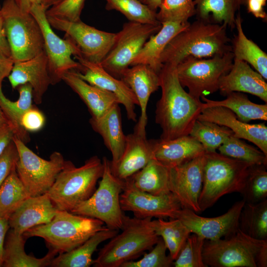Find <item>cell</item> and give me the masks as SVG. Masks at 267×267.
<instances>
[{"instance_id":"6da1fadb","label":"cell","mask_w":267,"mask_h":267,"mask_svg":"<svg viewBox=\"0 0 267 267\" xmlns=\"http://www.w3.org/2000/svg\"><path fill=\"white\" fill-rule=\"evenodd\" d=\"M176 66L164 64L159 73L162 92L156 103L155 119L162 130L163 140L189 135L202 110L203 102L180 84Z\"/></svg>"},{"instance_id":"7a4b0ae2","label":"cell","mask_w":267,"mask_h":267,"mask_svg":"<svg viewBox=\"0 0 267 267\" xmlns=\"http://www.w3.org/2000/svg\"><path fill=\"white\" fill-rule=\"evenodd\" d=\"M226 28L224 24L199 19L190 23L167 45L161 63L177 66L189 56L208 58L231 51Z\"/></svg>"},{"instance_id":"3957f363","label":"cell","mask_w":267,"mask_h":267,"mask_svg":"<svg viewBox=\"0 0 267 267\" xmlns=\"http://www.w3.org/2000/svg\"><path fill=\"white\" fill-rule=\"evenodd\" d=\"M152 218L126 216L122 232L117 234L99 251L94 260L95 267H121L151 250L160 237L152 225Z\"/></svg>"},{"instance_id":"277c9868","label":"cell","mask_w":267,"mask_h":267,"mask_svg":"<svg viewBox=\"0 0 267 267\" xmlns=\"http://www.w3.org/2000/svg\"><path fill=\"white\" fill-rule=\"evenodd\" d=\"M204 157L203 185L198 199L201 212L225 195L240 193L252 165L217 151L205 152Z\"/></svg>"},{"instance_id":"5b68a950","label":"cell","mask_w":267,"mask_h":267,"mask_svg":"<svg viewBox=\"0 0 267 267\" xmlns=\"http://www.w3.org/2000/svg\"><path fill=\"white\" fill-rule=\"evenodd\" d=\"M103 171L102 160L97 156L89 158L79 167L70 161H65L47 193L57 210L70 212L91 196Z\"/></svg>"},{"instance_id":"8992f818","label":"cell","mask_w":267,"mask_h":267,"mask_svg":"<svg viewBox=\"0 0 267 267\" xmlns=\"http://www.w3.org/2000/svg\"><path fill=\"white\" fill-rule=\"evenodd\" d=\"M99 220L57 210L49 222L33 227L23 235L26 238H43L49 249L58 254L70 251L82 244L90 236L106 226Z\"/></svg>"},{"instance_id":"52a82bcc","label":"cell","mask_w":267,"mask_h":267,"mask_svg":"<svg viewBox=\"0 0 267 267\" xmlns=\"http://www.w3.org/2000/svg\"><path fill=\"white\" fill-rule=\"evenodd\" d=\"M0 10L14 63L30 59L44 50L42 30L30 12L22 11L13 0H5Z\"/></svg>"},{"instance_id":"ba28073f","label":"cell","mask_w":267,"mask_h":267,"mask_svg":"<svg viewBox=\"0 0 267 267\" xmlns=\"http://www.w3.org/2000/svg\"><path fill=\"white\" fill-rule=\"evenodd\" d=\"M102 162L103 171L98 188L89 199L77 205L70 212L99 220L108 228L119 230L122 229L126 217L120 202L124 180L113 175L106 157H103Z\"/></svg>"},{"instance_id":"9c48e42d","label":"cell","mask_w":267,"mask_h":267,"mask_svg":"<svg viewBox=\"0 0 267 267\" xmlns=\"http://www.w3.org/2000/svg\"><path fill=\"white\" fill-rule=\"evenodd\" d=\"M233 60L232 51L205 59L189 56L177 65L178 77L182 87L200 100L219 90L220 79L229 72Z\"/></svg>"},{"instance_id":"30bf717a","label":"cell","mask_w":267,"mask_h":267,"mask_svg":"<svg viewBox=\"0 0 267 267\" xmlns=\"http://www.w3.org/2000/svg\"><path fill=\"white\" fill-rule=\"evenodd\" d=\"M267 243V240L253 238L238 229L224 239L205 240L203 261L207 267H257V254Z\"/></svg>"},{"instance_id":"8fae6325","label":"cell","mask_w":267,"mask_h":267,"mask_svg":"<svg viewBox=\"0 0 267 267\" xmlns=\"http://www.w3.org/2000/svg\"><path fill=\"white\" fill-rule=\"evenodd\" d=\"M13 140L19 153L16 171L30 196L47 193L64 166L65 160L63 155L55 151L50 155L49 160H45L15 135Z\"/></svg>"},{"instance_id":"7c38bea8","label":"cell","mask_w":267,"mask_h":267,"mask_svg":"<svg viewBox=\"0 0 267 267\" xmlns=\"http://www.w3.org/2000/svg\"><path fill=\"white\" fill-rule=\"evenodd\" d=\"M161 27V24L131 21L124 23L121 30L116 33V40L109 52L99 64L109 74L120 79L146 42Z\"/></svg>"},{"instance_id":"4fadbf2b","label":"cell","mask_w":267,"mask_h":267,"mask_svg":"<svg viewBox=\"0 0 267 267\" xmlns=\"http://www.w3.org/2000/svg\"><path fill=\"white\" fill-rule=\"evenodd\" d=\"M47 9L42 4H36L32 7L30 12L39 24L42 31L49 75L51 84L54 85L62 80L67 72L79 71L81 69L79 62L72 58V55L80 56V51L71 41L61 39L54 33L47 18Z\"/></svg>"},{"instance_id":"5bb4252c","label":"cell","mask_w":267,"mask_h":267,"mask_svg":"<svg viewBox=\"0 0 267 267\" xmlns=\"http://www.w3.org/2000/svg\"><path fill=\"white\" fill-rule=\"evenodd\" d=\"M47 16L48 21L55 29L64 32L65 38L73 43L80 51V56L99 64L112 47L116 33L98 30L81 20L72 22Z\"/></svg>"},{"instance_id":"9a60e30c","label":"cell","mask_w":267,"mask_h":267,"mask_svg":"<svg viewBox=\"0 0 267 267\" xmlns=\"http://www.w3.org/2000/svg\"><path fill=\"white\" fill-rule=\"evenodd\" d=\"M120 202L123 211L132 212L139 219H175L177 213L182 208L172 192L154 195L141 191L134 186L130 177L124 180Z\"/></svg>"},{"instance_id":"2e32d148","label":"cell","mask_w":267,"mask_h":267,"mask_svg":"<svg viewBox=\"0 0 267 267\" xmlns=\"http://www.w3.org/2000/svg\"><path fill=\"white\" fill-rule=\"evenodd\" d=\"M245 203L243 199L237 201L225 213L213 218L201 217L191 210L181 208L175 219H179L191 233L205 240H216L229 237L238 230L239 216Z\"/></svg>"},{"instance_id":"e0dca14e","label":"cell","mask_w":267,"mask_h":267,"mask_svg":"<svg viewBox=\"0 0 267 267\" xmlns=\"http://www.w3.org/2000/svg\"><path fill=\"white\" fill-rule=\"evenodd\" d=\"M205 154L183 164L170 168V189L182 208L201 212L198 199L203 181Z\"/></svg>"},{"instance_id":"ac0fdd59","label":"cell","mask_w":267,"mask_h":267,"mask_svg":"<svg viewBox=\"0 0 267 267\" xmlns=\"http://www.w3.org/2000/svg\"><path fill=\"white\" fill-rule=\"evenodd\" d=\"M75 58L81 65L76 74L89 84L110 92L118 98L125 109L129 120L136 121L135 105H138L136 96L129 86L121 79L107 72L99 64L89 61L80 56Z\"/></svg>"},{"instance_id":"d6986e66","label":"cell","mask_w":267,"mask_h":267,"mask_svg":"<svg viewBox=\"0 0 267 267\" xmlns=\"http://www.w3.org/2000/svg\"><path fill=\"white\" fill-rule=\"evenodd\" d=\"M197 119L229 128L234 136L254 143L267 156V127L265 123L250 124L243 122L230 109L222 106L204 108Z\"/></svg>"},{"instance_id":"ffe728a7","label":"cell","mask_w":267,"mask_h":267,"mask_svg":"<svg viewBox=\"0 0 267 267\" xmlns=\"http://www.w3.org/2000/svg\"><path fill=\"white\" fill-rule=\"evenodd\" d=\"M120 79L132 89L140 108V116L134 132L146 135L147 104L151 95L160 88L159 73L147 65L138 64L128 68Z\"/></svg>"},{"instance_id":"44dd1931","label":"cell","mask_w":267,"mask_h":267,"mask_svg":"<svg viewBox=\"0 0 267 267\" xmlns=\"http://www.w3.org/2000/svg\"><path fill=\"white\" fill-rule=\"evenodd\" d=\"M8 79L13 89L21 85L30 84L34 102L42 103L44 95L51 85L44 50L30 59L14 63Z\"/></svg>"},{"instance_id":"7402d4cb","label":"cell","mask_w":267,"mask_h":267,"mask_svg":"<svg viewBox=\"0 0 267 267\" xmlns=\"http://www.w3.org/2000/svg\"><path fill=\"white\" fill-rule=\"evenodd\" d=\"M219 90L222 95L232 92L248 93L267 103L265 79L245 61L234 59L229 72L220 79Z\"/></svg>"},{"instance_id":"603a6c76","label":"cell","mask_w":267,"mask_h":267,"mask_svg":"<svg viewBox=\"0 0 267 267\" xmlns=\"http://www.w3.org/2000/svg\"><path fill=\"white\" fill-rule=\"evenodd\" d=\"M154 158L150 140L146 136L134 132L126 135L123 153L115 164L110 162L111 172L122 180L131 177Z\"/></svg>"},{"instance_id":"cb8c5ba5","label":"cell","mask_w":267,"mask_h":267,"mask_svg":"<svg viewBox=\"0 0 267 267\" xmlns=\"http://www.w3.org/2000/svg\"><path fill=\"white\" fill-rule=\"evenodd\" d=\"M57 210L47 193L30 197L9 217V226L23 234L33 227L50 222Z\"/></svg>"},{"instance_id":"d4e9b609","label":"cell","mask_w":267,"mask_h":267,"mask_svg":"<svg viewBox=\"0 0 267 267\" xmlns=\"http://www.w3.org/2000/svg\"><path fill=\"white\" fill-rule=\"evenodd\" d=\"M150 140L154 158L170 168L186 163L206 152L203 145L190 135L169 140Z\"/></svg>"},{"instance_id":"484cf974","label":"cell","mask_w":267,"mask_h":267,"mask_svg":"<svg viewBox=\"0 0 267 267\" xmlns=\"http://www.w3.org/2000/svg\"><path fill=\"white\" fill-rule=\"evenodd\" d=\"M63 81L87 106L91 118L98 119L120 102L113 93L92 86L80 78L75 70L64 74Z\"/></svg>"},{"instance_id":"4316f807","label":"cell","mask_w":267,"mask_h":267,"mask_svg":"<svg viewBox=\"0 0 267 267\" xmlns=\"http://www.w3.org/2000/svg\"><path fill=\"white\" fill-rule=\"evenodd\" d=\"M189 24L188 21L161 23V29L146 42L131 66L138 64H146L159 73L163 66L160 62V57L165 48L176 35Z\"/></svg>"},{"instance_id":"83f0119b","label":"cell","mask_w":267,"mask_h":267,"mask_svg":"<svg viewBox=\"0 0 267 267\" xmlns=\"http://www.w3.org/2000/svg\"><path fill=\"white\" fill-rule=\"evenodd\" d=\"M119 105H114L98 119H89L92 128L101 136L105 145L111 153L112 159L110 162L112 164L117 162L122 156L126 143V135L123 131Z\"/></svg>"},{"instance_id":"f1b7e54d","label":"cell","mask_w":267,"mask_h":267,"mask_svg":"<svg viewBox=\"0 0 267 267\" xmlns=\"http://www.w3.org/2000/svg\"><path fill=\"white\" fill-rule=\"evenodd\" d=\"M26 240L23 234H19L10 229L4 241L2 267H45L50 266L52 260L58 253L49 249L47 254L42 258L27 255L24 250Z\"/></svg>"},{"instance_id":"f546056e","label":"cell","mask_w":267,"mask_h":267,"mask_svg":"<svg viewBox=\"0 0 267 267\" xmlns=\"http://www.w3.org/2000/svg\"><path fill=\"white\" fill-rule=\"evenodd\" d=\"M118 230L106 226L90 236L82 244L68 252L59 254L52 261V267H89L93 265L92 255L98 246L110 239L118 233Z\"/></svg>"},{"instance_id":"4dcf8cb0","label":"cell","mask_w":267,"mask_h":267,"mask_svg":"<svg viewBox=\"0 0 267 267\" xmlns=\"http://www.w3.org/2000/svg\"><path fill=\"white\" fill-rule=\"evenodd\" d=\"M19 93L17 100L13 101L4 94L0 88V107L6 116L14 135L25 144L30 141L29 133L21 125L22 116L32 104V88L29 84L21 85L17 88Z\"/></svg>"},{"instance_id":"1f68e13d","label":"cell","mask_w":267,"mask_h":267,"mask_svg":"<svg viewBox=\"0 0 267 267\" xmlns=\"http://www.w3.org/2000/svg\"><path fill=\"white\" fill-rule=\"evenodd\" d=\"M222 100H214L206 96L201 97L204 108L222 106L230 109L238 120L248 123L252 120H267V104H259L251 101L248 96L241 92H232L225 96Z\"/></svg>"},{"instance_id":"d6a6232c","label":"cell","mask_w":267,"mask_h":267,"mask_svg":"<svg viewBox=\"0 0 267 267\" xmlns=\"http://www.w3.org/2000/svg\"><path fill=\"white\" fill-rule=\"evenodd\" d=\"M237 34L231 45L234 59L245 61L251 65L265 80L267 79V54L245 35L240 15L235 17Z\"/></svg>"},{"instance_id":"836d02e7","label":"cell","mask_w":267,"mask_h":267,"mask_svg":"<svg viewBox=\"0 0 267 267\" xmlns=\"http://www.w3.org/2000/svg\"><path fill=\"white\" fill-rule=\"evenodd\" d=\"M130 178L134 186L141 191L154 195L171 192L170 168L154 158Z\"/></svg>"},{"instance_id":"e575fe53","label":"cell","mask_w":267,"mask_h":267,"mask_svg":"<svg viewBox=\"0 0 267 267\" xmlns=\"http://www.w3.org/2000/svg\"><path fill=\"white\" fill-rule=\"evenodd\" d=\"M198 19L235 28L236 12L241 4L239 0H194Z\"/></svg>"},{"instance_id":"d590c367","label":"cell","mask_w":267,"mask_h":267,"mask_svg":"<svg viewBox=\"0 0 267 267\" xmlns=\"http://www.w3.org/2000/svg\"><path fill=\"white\" fill-rule=\"evenodd\" d=\"M239 229L249 236L267 240V199L259 203H245L239 219Z\"/></svg>"},{"instance_id":"8d00e7d4","label":"cell","mask_w":267,"mask_h":267,"mask_svg":"<svg viewBox=\"0 0 267 267\" xmlns=\"http://www.w3.org/2000/svg\"><path fill=\"white\" fill-rule=\"evenodd\" d=\"M166 221L159 218L152 220V225L156 234L163 240L169 255L174 261L191 234L189 230L178 219Z\"/></svg>"},{"instance_id":"74e56055","label":"cell","mask_w":267,"mask_h":267,"mask_svg":"<svg viewBox=\"0 0 267 267\" xmlns=\"http://www.w3.org/2000/svg\"><path fill=\"white\" fill-rule=\"evenodd\" d=\"M30 197L15 169L0 185V216L8 220Z\"/></svg>"},{"instance_id":"f35d334b","label":"cell","mask_w":267,"mask_h":267,"mask_svg":"<svg viewBox=\"0 0 267 267\" xmlns=\"http://www.w3.org/2000/svg\"><path fill=\"white\" fill-rule=\"evenodd\" d=\"M233 134L232 131L226 127L197 119L189 135L198 141L206 152H212Z\"/></svg>"},{"instance_id":"ab89813d","label":"cell","mask_w":267,"mask_h":267,"mask_svg":"<svg viewBox=\"0 0 267 267\" xmlns=\"http://www.w3.org/2000/svg\"><path fill=\"white\" fill-rule=\"evenodd\" d=\"M218 150L222 155L252 165H267V156L261 150L248 144L233 134L228 137Z\"/></svg>"},{"instance_id":"60d3db41","label":"cell","mask_w":267,"mask_h":267,"mask_svg":"<svg viewBox=\"0 0 267 267\" xmlns=\"http://www.w3.org/2000/svg\"><path fill=\"white\" fill-rule=\"evenodd\" d=\"M107 10H116L123 14L129 21L142 24H160L157 12L152 10L139 0H105Z\"/></svg>"},{"instance_id":"b9f144b4","label":"cell","mask_w":267,"mask_h":267,"mask_svg":"<svg viewBox=\"0 0 267 267\" xmlns=\"http://www.w3.org/2000/svg\"><path fill=\"white\" fill-rule=\"evenodd\" d=\"M246 202L251 204L259 203L267 199V166L252 165L243 189L240 193Z\"/></svg>"},{"instance_id":"7bdbcfd3","label":"cell","mask_w":267,"mask_h":267,"mask_svg":"<svg viewBox=\"0 0 267 267\" xmlns=\"http://www.w3.org/2000/svg\"><path fill=\"white\" fill-rule=\"evenodd\" d=\"M195 14L194 0H163L156 18L161 23L166 21L186 22Z\"/></svg>"},{"instance_id":"ee69618b","label":"cell","mask_w":267,"mask_h":267,"mask_svg":"<svg viewBox=\"0 0 267 267\" xmlns=\"http://www.w3.org/2000/svg\"><path fill=\"white\" fill-rule=\"evenodd\" d=\"M205 239L195 234H190L174 261L175 267H207L203 259Z\"/></svg>"},{"instance_id":"f6af8a7d","label":"cell","mask_w":267,"mask_h":267,"mask_svg":"<svg viewBox=\"0 0 267 267\" xmlns=\"http://www.w3.org/2000/svg\"><path fill=\"white\" fill-rule=\"evenodd\" d=\"M167 247L161 237L142 258L137 261L133 260L123 264L121 267H170L174 261L170 255H167Z\"/></svg>"},{"instance_id":"bcb514c9","label":"cell","mask_w":267,"mask_h":267,"mask_svg":"<svg viewBox=\"0 0 267 267\" xmlns=\"http://www.w3.org/2000/svg\"><path fill=\"white\" fill-rule=\"evenodd\" d=\"M86 0H60L46 11L47 16L56 17L72 22L81 20V15Z\"/></svg>"},{"instance_id":"7dc6e473","label":"cell","mask_w":267,"mask_h":267,"mask_svg":"<svg viewBox=\"0 0 267 267\" xmlns=\"http://www.w3.org/2000/svg\"><path fill=\"white\" fill-rule=\"evenodd\" d=\"M18 159V151L12 140L0 155V185L11 172L16 169Z\"/></svg>"},{"instance_id":"c3c4849f","label":"cell","mask_w":267,"mask_h":267,"mask_svg":"<svg viewBox=\"0 0 267 267\" xmlns=\"http://www.w3.org/2000/svg\"><path fill=\"white\" fill-rule=\"evenodd\" d=\"M45 122L44 114L36 106L33 105L22 116L21 125L28 133L36 132L43 128Z\"/></svg>"},{"instance_id":"681fc988","label":"cell","mask_w":267,"mask_h":267,"mask_svg":"<svg viewBox=\"0 0 267 267\" xmlns=\"http://www.w3.org/2000/svg\"><path fill=\"white\" fill-rule=\"evenodd\" d=\"M266 2L267 0H246L245 4L249 13L256 18L266 20L267 15L264 8Z\"/></svg>"},{"instance_id":"f907efd6","label":"cell","mask_w":267,"mask_h":267,"mask_svg":"<svg viewBox=\"0 0 267 267\" xmlns=\"http://www.w3.org/2000/svg\"><path fill=\"white\" fill-rule=\"evenodd\" d=\"M14 62L11 57H8L0 51V88L3 79L10 74Z\"/></svg>"},{"instance_id":"816d5d0a","label":"cell","mask_w":267,"mask_h":267,"mask_svg":"<svg viewBox=\"0 0 267 267\" xmlns=\"http://www.w3.org/2000/svg\"><path fill=\"white\" fill-rule=\"evenodd\" d=\"M14 132L10 125L0 128V155L12 141Z\"/></svg>"},{"instance_id":"f5cc1de1","label":"cell","mask_w":267,"mask_h":267,"mask_svg":"<svg viewBox=\"0 0 267 267\" xmlns=\"http://www.w3.org/2000/svg\"><path fill=\"white\" fill-rule=\"evenodd\" d=\"M0 8V51L6 56L11 57L10 49L4 31Z\"/></svg>"},{"instance_id":"db71d44e","label":"cell","mask_w":267,"mask_h":267,"mask_svg":"<svg viewBox=\"0 0 267 267\" xmlns=\"http://www.w3.org/2000/svg\"><path fill=\"white\" fill-rule=\"evenodd\" d=\"M9 227L8 220L0 216V262L1 264L4 241Z\"/></svg>"},{"instance_id":"11a10c76","label":"cell","mask_w":267,"mask_h":267,"mask_svg":"<svg viewBox=\"0 0 267 267\" xmlns=\"http://www.w3.org/2000/svg\"><path fill=\"white\" fill-rule=\"evenodd\" d=\"M23 11L30 12L32 7L36 4L42 3V0H13Z\"/></svg>"},{"instance_id":"9f6ffc18","label":"cell","mask_w":267,"mask_h":267,"mask_svg":"<svg viewBox=\"0 0 267 267\" xmlns=\"http://www.w3.org/2000/svg\"><path fill=\"white\" fill-rule=\"evenodd\" d=\"M256 265L258 267H267V243L260 249L256 257Z\"/></svg>"},{"instance_id":"6f0895ef","label":"cell","mask_w":267,"mask_h":267,"mask_svg":"<svg viewBox=\"0 0 267 267\" xmlns=\"http://www.w3.org/2000/svg\"><path fill=\"white\" fill-rule=\"evenodd\" d=\"M152 10L157 12L163 0H139Z\"/></svg>"},{"instance_id":"680465c9","label":"cell","mask_w":267,"mask_h":267,"mask_svg":"<svg viewBox=\"0 0 267 267\" xmlns=\"http://www.w3.org/2000/svg\"><path fill=\"white\" fill-rule=\"evenodd\" d=\"M9 125L8 121L0 107V128Z\"/></svg>"},{"instance_id":"91938a15","label":"cell","mask_w":267,"mask_h":267,"mask_svg":"<svg viewBox=\"0 0 267 267\" xmlns=\"http://www.w3.org/2000/svg\"><path fill=\"white\" fill-rule=\"evenodd\" d=\"M60 0H42L41 4L48 9Z\"/></svg>"},{"instance_id":"94428289","label":"cell","mask_w":267,"mask_h":267,"mask_svg":"<svg viewBox=\"0 0 267 267\" xmlns=\"http://www.w3.org/2000/svg\"><path fill=\"white\" fill-rule=\"evenodd\" d=\"M240 3L241 5L245 4L246 0H239Z\"/></svg>"},{"instance_id":"6125c7cd","label":"cell","mask_w":267,"mask_h":267,"mask_svg":"<svg viewBox=\"0 0 267 267\" xmlns=\"http://www.w3.org/2000/svg\"><path fill=\"white\" fill-rule=\"evenodd\" d=\"M0 267H2V264L0 262Z\"/></svg>"}]
</instances>
